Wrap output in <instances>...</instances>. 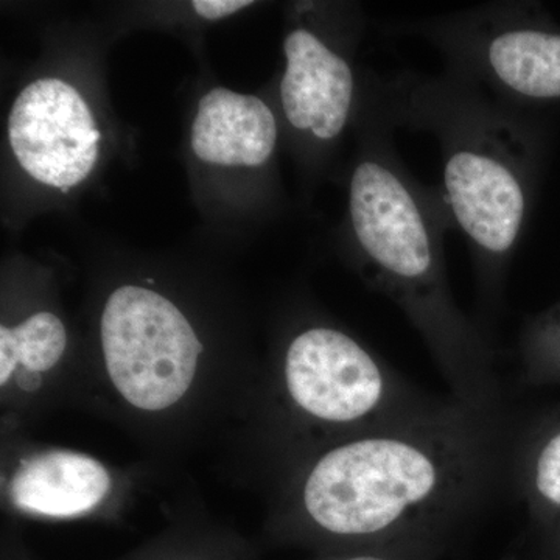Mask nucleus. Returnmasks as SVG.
<instances>
[{
    "mask_svg": "<svg viewBox=\"0 0 560 560\" xmlns=\"http://www.w3.org/2000/svg\"><path fill=\"white\" fill-rule=\"evenodd\" d=\"M420 555L405 551L360 550L323 555L318 560H419Z\"/></svg>",
    "mask_w": 560,
    "mask_h": 560,
    "instance_id": "obj_15",
    "label": "nucleus"
},
{
    "mask_svg": "<svg viewBox=\"0 0 560 560\" xmlns=\"http://www.w3.org/2000/svg\"><path fill=\"white\" fill-rule=\"evenodd\" d=\"M278 139L275 114L256 95L215 88L202 95L191 127V149L201 161L226 167H259Z\"/></svg>",
    "mask_w": 560,
    "mask_h": 560,
    "instance_id": "obj_9",
    "label": "nucleus"
},
{
    "mask_svg": "<svg viewBox=\"0 0 560 560\" xmlns=\"http://www.w3.org/2000/svg\"><path fill=\"white\" fill-rule=\"evenodd\" d=\"M120 560H253V550L234 534L178 529Z\"/></svg>",
    "mask_w": 560,
    "mask_h": 560,
    "instance_id": "obj_12",
    "label": "nucleus"
},
{
    "mask_svg": "<svg viewBox=\"0 0 560 560\" xmlns=\"http://www.w3.org/2000/svg\"><path fill=\"white\" fill-rule=\"evenodd\" d=\"M279 399L296 422L330 442L410 416L399 385L345 331L313 327L291 340L276 381Z\"/></svg>",
    "mask_w": 560,
    "mask_h": 560,
    "instance_id": "obj_3",
    "label": "nucleus"
},
{
    "mask_svg": "<svg viewBox=\"0 0 560 560\" xmlns=\"http://www.w3.org/2000/svg\"><path fill=\"white\" fill-rule=\"evenodd\" d=\"M101 138L90 106L61 80L33 81L11 108L10 145L21 167L62 191L90 176Z\"/></svg>",
    "mask_w": 560,
    "mask_h": 560,
    "instance_id": "obj_4",
    "label": "nucleus"
},
{
    "mask_svg": "<svg viewBox=\"0 0 560 560\" xmlns=\"http://www.w3.org/2000/svg\"><path fill=\"white\" fill-rule=\"evenodd\" d=\"M119 485L102 460L65 448L22 456L7 478L10 506L36 518H86L105 511Z\"/></svg>",
    "mask_w": 560,
    "mask_h": 560,
    "instance_id": "obj_6",
    "label": "nucleus"
},
{
    "mask_svg": "<svg viewBox=\"0 0 560 560\" xmlns=\"http://www.w3.org/2000/svg\"><path fill=\"white\" fill-rule=\"evenodd\" d=\"M2 560H33L28 551L25 550L24 545L21 541L9 537L3 541L2 548Z\"/></svg>",
    "mask_w": 560,
    "mask_h": 560,
    "instance_id": "obj_16",
    "label": "nucleus"
},
{
    "mask_svg": "<svg viewBox=\"0 0 560 560\" xmlns=\"http://www.w3.org/2000/svg\"><path fill=\"white\" fill-rule=\"evenodd\" d=\"M489 60L512 90L529 97H560V36L503 33L490 44Z\"/></svg>",
    "mask_w": 560,
    "mask_h": 560,
    "instance_id": "obj_11",
    "label": "nucleus"
},
{
    "mask_svg": "<svg viewBox=\"0 0 560 560\" xmlns=\"http://www.w3.org/2000/svg\"><path fill=\"white\" fill-rule=\"evenodd\" d=\"M191 5H194V10L201 18L217 21L237 13V11L245 9V7L253 5V2H249V0H195Z\"/></svg>",
    "mask_w": 560,
    "mask_h": 560,
    "instance_id": "obj_14",
    "label": "nucleus"
},
{
    "mask_svg": "<svg viewBox=\"0 0 560 560\" xmlns=\"http://www.w3.org/2000/svg\"><path fill=\"white\" fill-rule=\"evenodd\" d=\"M445 187L456 220L478 245L499 254L511 248L521 231L525 198L503 164L459 151L445 167Z\"/></svg>",
    "mask_w": 560,
    "mask_h": 560,
    "instance_id": "obj_8",
    "label": "nucleus"
},
{
    "mask_svg": "<svg viewBox=\"0 0 560 560\" xmlns=\"http://www.w3.org/2000/svg\"><path fill=\"white\" fill-rule=\"evenodd\" d=\"M350 215L363 249L390 275L412 282L430 271L429 232L418 205L388 168L375 162L355 168Z\"/></svg>",
    "mask_w": 560,
    "mask_h": 560,
    "instance_id": "obj_5",
    "label": "nucleus"
},
{
    "mask_svg": "<svg viewBox=\"0 0 560 560\" xmlns=\"http://www.w3.org/2000/svg\"><path fill=\"white\" fill-rule=\"evenodd\" d=\"M60 316L36 312L16 326L0 327V389L3 407L31 410L57 389V372L68 352Z\"/></svg>",
    "mask_w": 560,
    "mask_h": 560,
    "instance_id": "obj_10",
    "label": "nucleus"
},
{
    "mask_svg": "<svg viewBox=\"0 0 560 560\" xmlns=\"http://www.w3.org/2000/svg\"><path fill=\"white\" fill-rule=\"evenodd\" d=\"M283 50L287 70L280 98L287 119L316 138H337L352 103L353 77L348 62L307 31L291 32Z\"/></svg>",
    "mask_w": 560,
    "mask_h": 560,
    "instance_id": "obj_7",
    "label": "nucleus"
},
{
    "mask_svg": "<svg viewBox=\"0 0 560 560\" xmlns=\"http://www.w3.org/2000/svg\"><path fill=\"white\" fill-rule=\"evenodd\" d=\"M533 485L541 499L560 508V433L552 436L537 455Z\"/></svg>",
    "mask_w": 560,
    "mask_h": 560,
    "instance_id": "obj_13",
    "label": "nucleus"
},
{
    "mask_svg": "<svg viewBox=\"0 0 560 560\" xmlns=\"http://www.w3.org/2000/svg\"><path fill=\"white\" fill-rule=\"evenodd\" d=\"M101 349L95 393L143 430L180 425L215 388L202 366L205 342L178 305L156 290L128 283L109 294Z\"/></svg>",
    "mask_w": 560,
    "mask_h": 560,
    "instance_id": "obj_2",
    "label": "nucleus"
},
{
    "mask_svg": "<svg viewBox=\"0 0 560 560\" xmlns=\"http://www.w3.org/2000/svg\"><path fill=\"white\" fill-rule=\"evenodd\" d=\"M485 419L469 405L420 410L329 442L291 478L276 537L323 555H420L488 480L497 442Z\"/></svg>",
    "mask_w": 560,
    "mask_h": 560,
    "instance_id": "obj_1",
    "label": "nucleus"
}]
</instances>
